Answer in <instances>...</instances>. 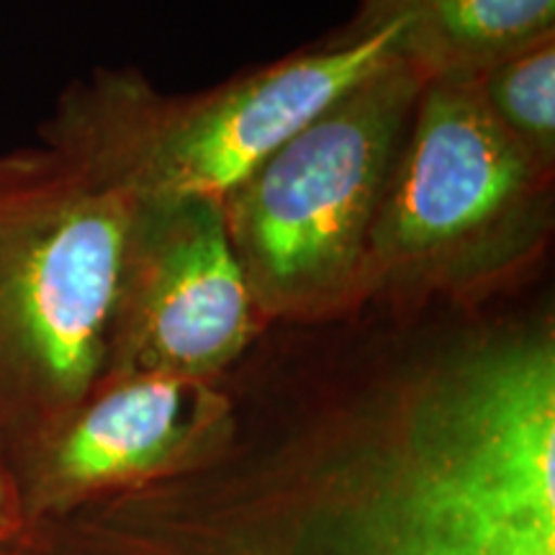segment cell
<instances>
[{
  "label": "cell",
  "instance_id": "cell-6",
  "mask_svg": "<svg viewBox=\"0 0 555 555\" xmlns=\"http://www.w3.org/2000/svg\"><path fill=\"white\" fill-rule=\"evenodd\" d=\"M266 322L217 198L142 204L124 255L106 365L206 380Z\"/></svg>",
  "mask_w": 555,
  "mask_h": 555
},
{
  "label": "cell",
  "instance_id": "cell-10",
  "mask_svg": "<svg viewBox=\"0 0 555 555\" xmlns=\"http://www.w3.org/2000/svg\"><path fill=\"white\" fill-rule=\"evenodd\" d=\"M5 483H3V474H0V519L5 515Z\"/></svg>",
  "mask_w": 555,
  "mask_h": 555
},
{
  "label": "cell",
  "instance_id": "cell-4",
  "mask_svg": "<svg viewBox=\"0 0 555 555\" xmlns=\"http://www.w3.org/2000/svg\"><path fill=\"white\" fill-rule=\"evenodd\" d=\"M425 82L393 52L219 198L262 317L363 304L367 237Z\"/></svg>",
  "mask_w": 555,
  "mask_h": 555
},
{
  "label": "cell",
  "instance_id": "cell-2",
  "mask_svg": "<svg viewBox=\"0 0 555 555\" xmlns=\"http://www.w3.org/2000/svg\"><path fill=\"white\" fill-rule=\"evenodd\" d=\"M139 201L50 116L0 155V397L62 414L106 371Z\"/></svg>",
  "mask_w": 555,
  "mask_h": 555
},
{
  "label": "cell",
  "instance_id": "cell-8",
  "mask_svg": "<svg viewBox=\"0 0 555 555\" xmlns=\"http://www.w3.org/2000/svg\"><path fill=\"white\" fill-rule=\"evenodd\" d=\"M386 26L397 31L399 57L425 80H476L555 37V0H360L330 39H365Z\"/></svg>",
  "mask_w": 555,
  "mask_h": 555
},
{
  "label": "cell",
  "instance_id": "cell-3",
  "mask_svg": "<svg viewBox=\"0 0 555 555\" xmlns=\"http://www.w3.org/2000/svg\"><path fill=\"white\" fill-rule=\"evenodd\" d=\"M553 178L476 80H427L367 237L363 304L468 301L522 281L551 245Z\"/></svg>",
  "mask_w": 555,
  "mask_h": 555
},
{
  "label": "cell",
  "instance_id": "cell-5",
  "mask_svg": "<svg viewBox=\"0 0 555 555\" xmlns=\"http://www.w3.org/2000/svg\"><path fill=\"white\" fill-rule=\"evenodd\" d=\"M397 52L391 26L234 75L193 95L159 93L137 69H95L54 116L142 204L221 198L327 103Z\"/></svg>",
  "mask_w": 555,
  "mask_h": 555
},
{
  "label": "cell",
  "instance_id": "cell-7",
  "mask_svg": "<svg viewBox=\"0 0 555 555\" xmlns=\"http://www.w3.org/2000/svg\"><path fill=\"white\" fill-rule=\"evenodd\" d=\"M217 420L219 401L204 380L116 376L62 412L47 448V478L73 491L147 474L178 457Z\"/></svg>",
  "mask_w": 555,
  "mask_h": 555
},
{
  "label": "cell",
  "instance_id": "cell-1",
  "mask_svg": "<svg viewBox=\"0 0 555 555\" xmlns=\"http://www.w3.org/2000/svg\"><path fill=\"white\" fill-rule=\"evenodd\" d=\"M350 450L339 555H555L551 322L457 343Z\"/></svg>",
  "mask_w": 555,
  "mask_h": 555
},
{
  "label": "cell",
  "instance_id": "cell-9",
  "mask_svg": "<svg viewBox=\"0 0 555 555\" xmlns=\"http://www.w3.org/2000/svg\"><path fill=\"white\" fill-rule=\"evenodd\" d=\"M476 86L499 127L555 170V37L489 67Z\"/></svg>",
  "mask_w": 555,
  "mask_h": 555
}]
</instances>
